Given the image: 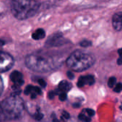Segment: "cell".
I'll return each mask as SVG.
<instances>
[{"label": "cell", "instance_id": "cell-1", "mask_svg": "<svg viewBox=\"0 0 122 122\" xmlns=\"http://www.w3.org/2000/svg\"><path fill=\"white\" fill-rule=\"evenodd\" d=\"M61 63L58 58L39 54H31L26 57L25 65L32 71L47 73L57 68Z\"/></svg>", "mask_w": 122, "mask_h": 122}, {"label": "cell", "instance_id": "cell-2", "mask_svg": "<svg viewBox=\"0 0 122 122\" xmlns=\"http://www.w3.org/2000/svg\"><path fill=\"white\" fill-rule=\"evenodd\" d=\"M11 11L17 20H22L33 17L40 8L37 0H11Z\"/></svg>", "mask_w": 122, "mask_h": 122}, {"label": "cell", "instance_id": "cell-3", "mask_svg": "<svg viewBox=\"0 0 122 122\" xmlns=\"http://www.w3.org/2000/svg\"><path fill=\"white\" fill-rule=\"evenodd\" d=\"M95 62L94 57L81 50H76L73 52L67 58V66L76 71L82 72L90 68Z\"/></svg>", "mask_w": 122, "mask_h": 122}, {"label": "cell", "instance_id": "cell-4", "mask_svg": "<svg viewBox=\"0 0 122 122\" xmlns=\"http://www.w3.org/2000/svg\"><path fill=\"white\" fill-rule=\"evenodd\" d=\"M1 105L7 120L20 118L25 108L23 100L20 97L19 94L15 93H12L9 97L2 101Z\"/></svg>", "mask_w": 122, "mask_h": 122}, {"label": "cell", "instance_id": "cell-5", "mask_svg": "<svg viewBox=\"0 0 122 122\" xmlns=\"http://www.w3.org/2000/svg\"><path fill=\"white\" fill-rule=\"evenodd\" d=\"M15 63L13 57L7 52L0 51V73L10 70Z\"/></svg>", "mask_w": 122, "mask_h": 122}, {"label": "cell", "instance_id": "cell-6", "mask_svg": "<svg viewBox=\"0 0 122 122\" xmlns=\"http://www.w3.org/2000/svg\"><path fill=\"white\" fill-rule=\"evenodd\" d=\"M10 78L12 83H13V86H12V88L14 90L13 93L20 95V93L21 92L20 87L25 83L22 73L18 71H15L10 74Z\"/></svg>", "mask_w": 122, "mask_h": 122}, {"label": "cell", "instance_id": "cell-7", "mask_svg": "<svg viewBox=\"0 0 122 122\" xmlns=\"http://www.w3.org/2000/svg\"><path fill=\"white\" fill-rule=\"evenodd\" d=\"M66 44L65 38L61 34H55L49 37L46 42V45L49 47H58Z\"/></svg>", "mask_w": 122, "mask_h": 122}, {"label": "cell", "instance_id": "cell-8", "mask_svg": "<svg viewBox=\"0 0 122 122\" xmlns=\"http://www.w3.org/2000/svg\"><path fill=\"white\" fill-rule=\"evenodd\" d=\"M95 83V78L93 76L91 75H88V76H81L78 78L77 86L80 88L83 87L86 85L88 86H92Z\"/></svg>", "mask_w": 122, "mask_h": 122}, {"label": "cell", "instance_id": "cell-9", "mask_svg": "<svg viewBox=\"0 0 122 122\" xmlns=\"http://www.w3.org/2000/svg\"><path fill=\"white\" fill-rule=\"evenodd\" d=\"M25 95H30L31 98L35 99L37 98L38 95L42 94V90L39 87H36L32 85L27 86L25 89Z\"/></svg>", "mask_w": 122, "mask_h": 122}, {"label": "cell", "instance_id": "cell-10", "mask_svg": "<svg viewBox=\"0 0 122 122\" xmlns=\"http://www.w3.org/2000/svg\"><path fill=\"white\" fill-rule=\"evenodd\" d=\"M112 25L115 30L121 31L122 30V12H117L113 15L112 18Z\"/></svg>", "mask_w": 122, "mask_h": 122}, {"label": "cell", "instance_id": "cell-11", "mask_svg": "<svg viewBox=\"0 0 122 122\" xmlns=\"http://www.w3.org/2000/svg\"><path fill=\"white\" fill-rule=\"evenodd\" d=\"M71 87H72V84L70 82H68L67 81H62L58 84L57 90L60 92L66 93L71 89Z\"/></svg>", "mask_w": 122, "mask_h": 122}, {"label": "cell", "instance_id": "cell-12", "mask_svg": "<svg viewBox=\"0 0 122 122\" xmlns=\"http://www.w3.org/2000/svg\"><path fill=\"white\" fill-rule=\"evenodd\" d=\"M45 37V32L43 29L39 28L36 30L32 35V37L35 40H40Z\"/></svg>", "mask_w": 122, "mask_h": 122}, {"label": "cell", "instance_id": "cell-13", "mask_svg": "<svg viewBox=\"0 0 122 122\" xmlns=\"http://www.w3.org/2000/svg\"><path fill=\"white\" fill-rule=\"evenodd\" d=\"M78 118L83 122H91V117H90L88 115H87L84 111H83V112L79 114Z\"/></svg>", "mask_w": 122, "mask_h": 122}, {"label": "cell", "instance_id": "cell-14", "mask_svg": "<svg viewBox=\"0 0 122 122\" xmlns=\"http://www.w3.org/2000/svg\"><path fill=\"white\" fill-rule=\"evenodd\" d=\"M32 116H33V118L37 121H40L42 118H43V114L39 111V109H37L35 111V112L32 114Z\"/></svg>", "mask_w": 122, "mask_h": 122}, {"label": "cell", "instance_id": "cell-15", "mask_svg": "<svg viewBox=\"0 0 122 122\" xmlns=\"http://www.w3.org/2000/svg\"><path fill=\"white\" fill-rule=\"evenodd\" d=\"M116 78L115 77H111L108 79V86L109 88H113L116 86Z\"/></svg>", "mask_w": 122, "mask_h": 122}, {"label": "cell", "instance_id": "cell-16", "mask_svg": "<svg viewBox=\"0 0 122 122\" xmlns=\"http://www.w3.org/2000/svg\"><path fill=\"white\" fill-rule=\"evenodd\" d=\"M80 45L83 47H90L92 45V42L89 40H83L80 42Z\"/></svg>", "mask_w": 122, "mask_h": 122}, {"label": "cell", "instance_id": "cell-17", "mask_svg": "<svg viewBox=\"0 0 122 122\" xmlns=\"http://www.w3.org/2000/svg\"><path fill=\"white\" fill-rule=\"evenodd\" d=\"M7 118H6V116L5 115V113H4V111H3V108L2 107V105L0 103V121H6Z\"/></svg>", "mask_w": 122, "mask_h": 122}, {"label": "cell", "instance_id": "cell-18", "mask_svg": "<svg viewBox=\"0 0 122 122\" xmlns=\"http://www.w3.org/2000/svg\"><path fill=\"white\" fill-rule=\"evenodd\" d=\"M83 111H84L86 113V114L88 115L90 117H92V116H93L95 115V111H94V110L92 109V108H86V109H84Z\"/></svg>", "mask_w": 122, "mask_h": 122}, {"label": "cell", "instance_id": "cell-19", "mask_svg": "<svg viewBox=\"0 0 122 122\" xmlns=\"http://www.w3.org/2000/svg\"><path fill=\"white\" fill-rule=\"evenodd\" d=\"M113 91H114L116 93H120V92L122 91V83H117V84L115 86Z\"/></svg>", "mask_w": 122, "mask_h": 122}, {"label": "cell", "instance_id": "cell-20", "mask_svg": "<svg viewBox=\"0 0 122 122\" xmlns=\"http://www.w3.org/2000/svg\"><path fill=\"white\" fill-rule=\"evenodd\" d=\"M58 95H59V98H60V101H66L67 99V94H66V93L60 92V93Z\"/></svg>", "mask_w": 122, "mask_h": 122}, {"label": "cell", "instance_id": "cell-21", "mask_svg": "<svg viewBox=\"0 0 122 122\" xmlns=\"http://www.w3.org/2000/svg\"><path fill=\"white\" fill-rule=\"evenodd\" d=\"M57 94H59V91L57 90L54 91H50L48 93V97L50 99H52L55 96V95H57Z\"/></svg>", "mask_w": 122, "mask_h": 122}, {"label": "cell", "instance_id": "cell-22", "mask_svg": "<svg viewBox=\"0 0 122 122\" xmlns=\"http://www.w3.org/2000/svg\"><path fill=\"white\" fill-rule=\"evenodd\" d=\"M3 90H4V83H3V80H2L1 76H0V96L2 95Z\"/></svg>", "mask_w": 122, "mask_h": 122}, {"label": "cell", "instance_id": "cell-23", "mask_svg": "<svg viewBox=\"0 0 122 122\" xmlns=\"http://www.w3.org/2000/svg\"><path fill=\"white\" fill-rule=\"evenodd\" d=\"M37 82H38V83L40 85V86H41V87H42V88H45V87H46V86H47L46 82H45L43 79H38Z\"/></svg>", "mask_w": 122, "mask_h": 122}, {"label": "cell", "instance_id": "cell-24", "mask_svg": "<svg viewBox=\"0 0 122 122\" xmlns=\"http://www.w3.org/2000/svg\"><path fill=\"white\" fill-rule=\"evenodd\" d=\"M62 114H63V116H64L65 118H66V119H69L70 118V113L68 112H67L66 111H63L62 112Z\"/></svg>", "mask_w": 122, "mask_h": 122}, {"label": "cell", "instance_id": "cell-25", "mask_svg": "<svg viewBox=\"0 0 122 122\" xmlns=\"http://www.w3.org/2000/svg\"><path fill=\"white\" fill-rule=\"evenodd\" d=\"M51 117H52V122H60L59 120H58V118L56 117V116H55V113H52Z\"/></svg>", "mask_w": 122, "mask_h": 122}, {"label": "cell", "instance_id": "cell-26", "mask_svg": "<svg viewBox=\"0 0 122 122\" xmlns=\"http://www.w3.org/2000/svg\"><path fill=\"white\" fill-rule=\"evenodd\" d=\"M67 75H68V78H70V80H73L74 78V74L73 73H71V71H68L67 73Z\"/></svg>", "mask_w": 122, "mask_h": 122}, {"label": "cell", "instance_id": "cell-27", "mask_svg": "<svg viewBox=\"0 0 122 122\" xmlns=\"http://www.w3.org/2000/svg\"><path fill=\"white\" fill-rule=\"evenodd\" d=\"M117 63L119 66H122V57H119V58L117 60Z\"/></svg>", "mask_w": 122, "mask_h": 122}, {"label": "cell", "instance_id": "cell-28", "mask_svg": "<svg viewBox=\"0 0 122 122\" xmlns=\"http://www.w3.org/2000/svg\"><path fill=\"white\" fill-rule=\"evenodd\" d=\"M118 52L120 57H122V49H119V50H118Z\"/></svg>", "mask_w": 122, "mask_h": 122}, {"label": "cell", "instance_id": "cell-29", "mask_svg": "<svg viewBox=\"0 0 122 122\" xmlns=\"http://www.w3.org/2000/svg\"><path fill=\"white\" fill-rule=\"evenodd\" d=\"M5 44V42L2 41V40H0V46H2V45H3Z\"/></svg>", "mask_w": 122, "mask_h": 122}, {"label": "cell", "instance_id": "cell-30", "mask_svg": "<svg viewBox=\"0 0 122 122\" xmlns=\"http://www.w3.org/2000/svg\"><path fill=\"white\" fill-rule=\"evenodd\" d=\"M120 108L122 110V103H121V106H120Z\"/></svg>", "mask_w": 122, "mask_h": 122}]
</instances>
